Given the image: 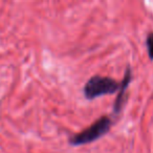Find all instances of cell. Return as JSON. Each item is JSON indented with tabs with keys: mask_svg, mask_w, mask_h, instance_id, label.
Returning a JSON list of instances; mask_svg holds the SVG:
<instances>
[{
	"mask_svg": "<svg viewBox=\"0 0 153 153\" xmlns=\"http://www.w3.org/2000/svg\"><path fill=\"white\" fill-rule=\"evenodd\" d=\"M112 119L109 117H102L92 123L89 127L79 133L74 134L69 137L68 142L71 146H82L94 143L108 133L112 126Z\"/></svg>",
	"mask_w": 153,
	"mask_h": 153,
	"instance_id": "1",
	"label": "cell"
},
{
	"mask_svg": "<svg viewBox=\"0 0 153 153\" xmlns=\"http://www.w3.org/2000/svg\"><path fill=\"white\" fill-rule=\"evenodd\" d=\"M121 82L110 76H94L86 82L83 88V94L87 100H94L107 94H113L120 90Z\"/></svg>",
	"mask_w": 153,
	"mask_h": 153,
	"instance_id": "2",
	"label": "cell"
},
{
	"mask_svg": "<svg viewBox=\"0 0 153 153\" xmlns=\"http://www.w3.org/2000/svg\"><path fill=\"white\" fill-rule=\"evenodd\" d=\"M132 79V74H131V68L128 67L126 69L125 76H124V79L121 82V87L117 92V100H115L114 104H113V114L117 115L121 112L122 108H123L124 104L126 102V96H127V89L129 87V84L131 82Z\"/></svg>",
	"mask_w": 153,
	"mask_h": 153,
	"instance_id": "3",
	"label": "cell"
},
{
	"mask_svg": "<svg viewBox=\"0 0 153 153\" xmlns=\"http://www.w3.org/2000/svg\"><path fill=\"white\" fill-rule=\"evenodd\" d=\"M146 46L148 56L151 60H153V32L149 33L146 38Z\"/></svg>",
	"mask_w": 153,
	"mask_h": 153,
	"instance_id": "4",
	"label": "cell"
}]
</instances>
